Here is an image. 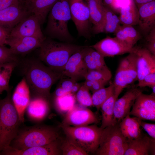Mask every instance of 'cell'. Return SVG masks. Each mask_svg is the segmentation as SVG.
<instances>
[{"label": "cell", "mask_w": 155, "mask_h": 155, "mask_svg": "<svg viewBox=\"0 0 155 155\" xmlns=\"http://www.w3.org/2000/svg\"><path fill=\"white\" fill-rule=\"evenodd\" d=\"M93 82L94 81L90 80H86L83 85L89 90H90L93 84Z\"/></svg>", "instance_id": "obj_49"}, {"label": "cell", "mask_w": 155, "mask_h": 155, "mask_svg": "<svg viewBox=\"0 0 155 155\" xmlns=\"http://www.w3.org/2000/svg\"><path fill=\"white\" fill-rule=\"evenodd\" d=\"M30 93L29 87L23 78L17 84L11 97L19 119L22 123L24 121L25 111L30 101Z\"/></svg>", "instance_id": "obj_19"}, {"label": "cell", "mask_w": 155, "mask_h": 155, "mask_svg": "<svg viewBox=\"0 0 155 155\" xmlns=\"http://www.w3.org/2000/svg\"><path fill=\"white\" fill-rule=\"evenodd\" d=\"M4 90L0 87V94H1Z\"/></svg>", "instance_id": "obj_53"}, {"label": "cell", "mask_w": 155, "mask_h": 155, "mask_svg": "<svg viewBox=\"0 0 155 155\" xmlns=\"http://www.w3.org/2000/svg\"><path fill=\"white\" fill-rule=\"evenodd\" d=\"M18 62H11L0 65V87L7 92L10 90L9 80Z\"/></svg>", "instance_id": "obj_31"}, {"label": "cell", "mask_w": 155, "mask_h": 155, "mask_svg": "<svg viewBox=\"0 0 155 155\" xmlns=\"http://www.w3.org/2000/svg\"><path fill=\"white\" fill-rule=\"evenodd\" d=\"M69 0H58L48 15L44 32L47 37L61 42L71 43L74 38L68 23L71 19Z\"/></svg>", "instance_id": "obj_4"}, {"label": "cell", "mask_w": 155, "mask_h": 155, "mask_svg": "<svg viewBox=\"0 0 155 155\" xmlns=\"http://www.w3.org/2000/svg\"><path fill=\"white\" fill-rule=\"evenodd\" d=\"M119 126L122 134L129 140L137 138L142 134L140 126L135 117H131L129 114L121 120Z\"/></svg>", "instance_id": "obj_27"}, {"label": "cell", "mask_w": 155, "mask_h": 155, "mask_svg": "<svg viewBox=\"0 0 155 155\" xmlns=\"http://www.w3.org/2000/svg\"><path fill=\"white\" fill-rule=\"evenodd\" d=\"M119 122L103 129L97 155H123L128 146V140L121 133Z\"/></svg>", "instance_id": "obj_7"}, {"label": "cell", "mask_w": 155, "mask_h": 155, "mask_svg": "<svg viewBox=\"0 0 155 155\" xmlns=\"http://www.w3.org/2000/svg\"><path fill=\"white\" fill-rule=\"evenodd\" d=\"M142 88L132 87L128 90L120 98L115 101L114 108L115 119L118 122L129 114L130 109L138 96L142 92Z\"/></svg>", "instance_id": "obj_16"}, {"label": "cell", "mask_w": 155, "mask_h": 155, "mask_svg": "<svg viewBox=\"0 0 155 155\" xmlns=\"http://www.w3.org/2000/svg\"><path fill=\"white\" fill-rule=\"evenodd\" d=\"M17 56L13 54L9 48L0 45V65L11 62H18Z\"/></svg>", "instance_id": "obj_37"}, {"label": "cell", "mask_w": 155, "mask_h": 155, "mask_svg": "<svg viewBox=\"0 0 155 155\" xmlns=\"http://www.w3.org/2000/svg\"><path fill=\"white\" fill-rule=\"evenodd\" d=\"M83 59L88 70L97 69L95 61L89 51L88 46H85L83 48Z\"/></svg>", "instance_id": "obj_40"}, {"label": "cell", "mask_w": 155, "mask_h": 155, "mask_svg": "<svg viewBox=\"0 0 155 155\" xmlns=\"http://www.w3.org/2000/svg\"><path fill=\"white\" fill-rule=\"evenodd\" d=\"M142 120L155 121V96L141 93L136 98L129 113Z\"/></svg>", "instance_id": "obj_13"}, {"label": "cell", "mask_w": 155, "mask_h": 155, "mask_svg": "<svg viewBox=\"0 0 155 155\" xmlns=\"http://www.w3.org/2000/svg\"><path fill=\"white\" fill-rule=\"evenodd\" d=\"M60 138L42 146L30 148L23 150H17L10 146L0 153L3 155H59L62 154Z\"/></svg>", "instance_id": "obj_14"}, {"label": "cell", "mask_w": 155, "mask_h": 155, "mask_svg": "<svg viewBox=\"0 0 155 155\" xmlns=\"http://www.w3.org/2000/svg\"><path fill=\"white\" fill-rule=\"evenodd\" d=\"M42 41L35 38L30 37H11L8 39L6 45L16 56L23 55L39 48Z\"/></svg>", "instance_id": "obj_21"}, {"label": "cell", "mask_w": 155, "mask_h": 155, "mask_svg": "<svg viewBox=\"0 0 155 155\" xmlns=\"http://www.w3.org/2000/svg\"><path fill=\"white\" fill-rule=\"evenodd\" d=\"M114 86L113 82L108 87L103 88L93 93L92 96L93 106L98 110L108 98L114 94Z\"/></svg>", "instance_id": "obj_30"}, {"label": "cell", "mask_w": 155, "mask_h": 155, "mask_svg": "<svg viewBox=\"0 0 155 155\" xmlns=\"http://www.w3.org/2000/svg\"><path fill=\"white\" fill-rule=\"evenodd\" d=\"M104 5L103 21L97 34L101 33H114L121 26L120 20L112 9Z\"/></svg>", "instance_id": "obj_28"}, {"label": "cell", "mask_w": 155, "mask_h": 155, "mask_svg": "<svg viewBox=\"0 0 155 155\" xmlns=\"http://www.w3.org/2000/svg\"><path fill=\"white\" fill-rule=\"evenodd\" d=\"M60 138L57 129L53 126L37 125L19 129L10 146L17 150L48 144Z\"/></svg>", "instance_id": "obj_3"}, {"label": "cell", "mask_w": 155, "mask_h": 155, "mask_svg": "<svg viewBox=\"0 0 155 155\" xmlns=\"http://www.w3.org/2000/svg\"><path fill=\"white\" fill-rule=\"evenodd\" d=\"M49 101L39 97H33L26 108L27 113L31 119L36 121L42 120L49 110Z\"/></svg>", "instance_id": "obj_24"}, {"label": "cell", "mask_w": 155, "mask_h": 155, "mask_svg": "<svg viewBox=\"0 0 155 155\" xmlns=\"http://www.w3.org/2000/svg\"><path fill=\"white\" fill-rule=\"evenodd\" d=\"M117 99L114 95L108 98L100 107L102 113V124L100 127H106L115 125L118 123L115 118L114 108L115 102Z\"/></svg>", "instance_id": "obj_29"}, {"label": "cell", "mask_w": 155, "mask_h": 155, "mask_svg": "<svg viewBox=\"0 0 155 155\" xmlns=\"http://www.w3.org/2000/svg\"><path fill=\"white\" fill-rule=\"evenodd\" d=\"M104 5L109 8L115 12H118L117 7L118 0H102Z\"/></svg>", "instance_id": "obj_46"}, {"label": "cell", "mask_w": 155, "mask_h": 155, "mask_svg": "<svg viewBox=\"0 0 155 155\" xmlns=\"http://www.w3.org/2000/svg\"><path fill=\"white\" fill-rule=\"evenodd\" d=\"M135 119L140 126H141L150 137L155 139V124L145 122L136 117Z\"/></svg>", "instance_id": "obj_43"}, {"label": "cell", "mask_w": 155, "mask_h": 155, "mask_svg": "<svg viewBox=\"0 0 155 155\" xmlns=\"http://www.w3.org/2000/svg\"><path fill=\"white\" fill-rule=\"evenodd\" d=\"M89 91L83 85L81 86L75 96L79 104L86 107L93 106L92 96Z\"/></svg>", "instance_id": "obj_36"}, {"label": "cell", "mask_w": 155, "mask_h": 155, "mask_svg": "<svg viewBox=\"0 0 155 155\" xmlns=\"http://www.w3.org/2000/svg\"><path fill=\"white\" fill-rule=\"evenodd\" d=\"M66 137L89 154H96L103 129L96 124L73 126L61 124Z\"/></svg>", "instance_id": "obj_6"}, {"label": "cell", "mask_w": 155, "mask_h": 155, "mask_svg": "<svg viewBox=\"0 0 155 155\" xmlns=\"http://www.w3.org/2000/svg\"><path fill=\"white\" fill-rule=\"evenodd\" d=\"M30 14L23 4L10 5L0 10V25L11 32L19 22Z\"/></svg>", "instance_id": "obj_15"}, {"label": "cell", "mask_w": 155, "mask_h": 155, "mask_svg": "<svg viewBox=\"0 0 155 155\" xmlns=\"http://www.w3.org/2000/svg\"><path fill=\"white\" fill-rule=\"evenodd\" d=\"M75 99L74 94L70 93L61 96L55 97L56 108L60 113H66L75 104Z\"/></svg>", "instance_id": "obj_32"}, {"label": "cell", "mask_w": 155, "mask_h": 155, "mask_svg": "<svg viewBox=\"0 0 155 155\" xmlns=\"http://www.w3.org/2000/svg\"><path fill=\"white\" fill-rule=\"evenodd\" d=\"M58 0H25L24 5L28 10L34 15L40 25L45 22L52 8Z\"/></svg>", "instance_id": "obj_23"}, {"label": "cell", "mask_w": 155, "mask_h": 155, "mask_svg": "<svg viewBox=\"0 0 155 155\" xmlns=\"http://www.w3.org/2000/svg\"><path fill=\"white\" fill-rule=\"evenodd\" d=\"M155 140L142 134L137 138L128 140L124 155H155Z\"/></svg>", "instance_id": "obj_20"}, {"label": "cell", "mask_w": 155, "mask_h": 155, "mask_svg": "<svg viewBox=\"0 0 155 155\" xmlns=\"http://www.w3.org/2000/svg\"><path fill=\"white\" fill-rule=\"evenodd\" d=\"M84 46L46 36L39 48L38 59L54 71L62 73L71 56Z\"/></svg>", "instance_id": "obj_2"}, {"label": "cell", "mask_w": 155, "mask_h": 155, "mask_svg": "<svg viewBox=\"0 0 155 155\" xmlns=\"http://www.w3.org/2000/svg\"><path fill=\"white\" fill-rule=\"evenodd\" d=\"M108 82L103 81H94L92 87L91 89L92 93L104 87L105 86Z\"/></svg>", "instance_id": "obj_45"}, {"label": "cell", "mask_w": 155, "mask_h": 155, "mask_svg": "<svg viewBox=\"0 0 155 155\" xmlns=\"http://www.w3.org/2000/svg\"><path fill=\"white\" fill-rule=\"evenodd\" d=\"M145 37L147 42L145 48L155 55V27L152 29Z\"/></svg>", "instance_id": "obj_41"}, {"label": "cell", "mask_w": 155, "mask_h": 155, "mask_svg": "<svg viewBox=\"0 0 155 155\" xmlns=\"http://www.w3.org/2000/svg\"><path fill=\"white\" fill-rule=\"evenodd\" d=\"M61 149L62 155H88L87 153L66 137L61 141Z\"/></svg>", "instance_id": "obj_33"}, {"label": "cell", "mask_w": 155, "mask_h": 155, "mask_svg": "<svg viewBox=\"0 0 155 155\" xmlns=\"http://www.w3.org/2000/svg\"><path fill=\"white\" fill-rule=\"evenodd\" d=\"M136 62L134 48L120 61L113 82L114 95L117 98L124 88L137 80Z\"/></svg>", "instance_id": "obj_8"}, {"label": "cell", "mask_w": 155, "mask_h": 155, "mask_svg": "<svg viewBox=\"0 0 155 155\" xmlns=\"http://www.w3.org/2000/svg\"><path fill=\"white\" fill-rule=\"evenodd\" d=\"M0 100V152L10 146L22 123L11 99L10 90Z\"/></svg>", "instance_id": "obj_5"}, {"label": "cell", "mask_w": 155, "mask_h": 155, "mask_svg": "<svg viewBox=\"0 0 155 155\" xmlns=\"http://www.w3.org/2000/svg\"><path fill=\"white\" fill-rule=\"evenodd\" d=\"M137 58V81L139 82L148 74L155 72V55L146 48L134 47Z\"/></svg>", "instance_id": "obj_17"}, {"label": "cell", "mask_w": 155, "mask_h": 155, "mask_svg": "<svg viewBox=\"0 0 155 155\" xmlns=\"http://www.w3.org/2000/svg\"><path fill=\"white\" fill-rule=\"evenodd\" d=\"M138 8V25L141 32L145 36L155 27V0L142 5Z\"/></svg>", "instance_id": "obj_22"}, {"label": "cell", "mask_w": 155, "mask_h": 155, "mask_svg": "<svg viewBox=\"0 0 155 155\" xmlns=\"http://www.w3.org/2000/svg\"></svg>", "instance_id": "obj_54"}, {"label": "cell", "mask_w": 155, "mask_h": 155, "mask_svg": "<svg viewBox=\"0 0 155 155\" xmlns=\"http://www.w3.org/2000/svg\"><path fill=\"white\" fill-rule=\"evenodd\" d=\"M88 46L89 51L95 61L97 69L102 70L107 68L108 67L105 63L104 57L93 48L89 46Z\"/></svg>", "instance_id": "obj_39"}, {"label": "cell", "mask_w": 155, "mask_h": 155, "mask_svg": "<svg viewBox=\"0 0 155 155\" xmlns=\"http://www.w3.org/2000/svg\"><path fill=\"white\" fill-rule=\"evenodd\" d=\"M67 93L60 86L57 88L55 92V97H59L62 96Z\"/></svg>", "instance_id": "obj_48"}, {"label": "cell", "mask_w": 155, "mask_h": 155, "mask_svg": "<svg viewBox=\"0 0 155 155\" xmlns=\"http://www.w3.org/2000/svg\"><path fill=\"white\" fill-rule=\"evenodd\" d=\"M137 8L140 5L154 0H133Z\"/></svg>", "instance_id": "obj_50"}, {"label": "cell", "mask_w": 155, "mask_h": 155, "mask_svg": "<svg viewBox=\"0 0 155 155\" xmlns=\"http://www.w3.org/2000/svg\"><path fill=\"white\" fill-rule=\"evenodd\" d=\"M89 7L92 32L97 33L101 26L104 18V5L102 0H86Z\"/></svg>", "instance_id": "obj_25"}, {"label": "cell", "mask_w": 155, "mask_h": 155, "mask_svg": "<svg viewBox=\"0 0 155 155\" xmlns=\"http://www.w3.org/2000/svg\"><path fill=\"white\" fill-rule=\"evenodd\" d=\"M98 119L96 114L87 107L75 104L66 113L62 124L73 126H81L96 123Z\"/></svg>", "instance_id": "obj_10"}, {"label": "cell", "mask_w": 155, "mask_h": 155, "mask_svg": "<svg viewBox=\"0 0 155 155\" xmlns=\"http://www.w3.org/2000/svg\"><path fill=\"white\" fill-rule=\"evenodd\" d=\"M82 86L75 81L70 78L64 80L61 82L60 87L67 93L74 94Z\"/></svg>", "instance_id": "obj_38"}, {"label": "cell", "mask_w": 155, "mask_h": 155, "mask_svg": "<svg viewBox=\"0 0 155 155\" xmlns=\"http://www.w3.org/2000/svg\"><path fill=\"white\" fill-rule=\"evenodd\" d=\"M10 36L33 37L42 41L46 37L42 32L38 19L32 13L24 18L12 29Z\"/></svg>", "instance_id": "obj_12"}, {"label": "cell", "mask_w": 155, "mask_h": 155, "mask_svg": "<svg viewBox=\"0 0 155 155\" xmlns=\"http://www.w3.org/2000/svg\"><path fill=\"white\" fill-rule=\"evenodd\" d=\"M10 32L0 25V45L5 46L8 39L10 36Z\"/></svg>", "instance_id": "obj_44"}, {"label": "cell", "mask_w": 155, "mask_h": 155, "mask_svg": "<svg viewBox=\"0 0 155 155\" xmlns=\"http://www.w3.org/2000/svg\"><path fill=\"white\" fill-rule=\"evenodd\" d=\"M21 3L18 0H0V10L10 5Z\"/></svg>", "instance_id": "obj_47"}, {"label": "cell", "mask_w": 155, "mask_h": 155, "mask_svg": "<svg viewBox=\"0 0 155 155\" xmlns=\"http://www.w3.org/2000/svg\"><path fill=\"white\" fill-rule=\"evenodd\" d=\"M121 28L127 38L129 45L132 47L141 39L140 33L133 26L128 25H123Z\"/></svg>", "instance_id": "obj_35"}, {"label": "cell", "mask_w": 155, "mask_h": 155, "mask_svg": "<svg viewBox=\"0 0 155 155\" xmlns=\"http://www.w3.org/2000/svg\"><path fill=\"white\" fill-rule=\"evenodd\" d=\"M21 3L24 4L25 0H18Z\"/></svg>", "instance_id": "obj_52"}, {"label": "cell", "mask_w": 155, "mask_h": 155, "mask_svg": "<svg viewBox=\"0 0 155 155\" xmlns=\"http://www.w3.org/2000/svg\"><path fill=\"white\" fill-rule=\"evenodd\" d=\"M84 47L73 54L69 57L62 72L63 76H67L76 82L84 79L88 70L83 59Z\"/></svg>", "instance_id": "obj_18"}, {"label": "cell", "mask_w": 155, "mask_h": 155, "mask_svg": "<svg viewBox=\"0 0 155 155\" xmlns=\"http://www.w3.org/2000/svg\"><path fill=\"white\" fill-rule=\"evenodd\" d=\"M155 85V72L149 73L138 82L137 86L140 88L146 87L151 88Z\"/></svg>", "instance_id": "obj_42"}, {"label": "cell", "mask_w": 155, "mask_h": 155, "mask_svg": "<svg viewBox=\"0 0 155 155\" xmlns=\"http://www.w3.org/2000/svg\"><path fill=\"white\" fill-rule=\"evenodd\" d=\"M23 72L33 97L43 98L49 101L52 86L63 76L42 63L39 59L25 61Z\"/></svg>", "instance_id": "obj_1"}, {"label": "cell", "mask_w": 155, "mask_h": 155, "mask_svg": "<svg viewBox=\"0 0 155 155\" xmlns=\"http://www.w3.org/2000/svg\"><path fill=\"white\" fill-rule=\"evenodd\" d=\"M151 88L152 90V92L151 94L155 96V85L152 86Z\"/></svg>", "instance_id": "obj_51"}, {"label": "cell", "mask_w": 155, "mask_h": 155, "mask_svg": "<svg viewBox=\"0 0 155 155\" xmlns=\"http://www.w3.org/2000/svg\"><path fill=\"white\" fill-rule=\"evenodd\" d=\"M119 17L123 25H138L139 15L138 9L133 0H130L123 6L119 11Z\"/></svg>", "instance_id": "obj_26"}, {"label": "cell", "mask_w": 155, "mask_h": 155, "mask_svg": "<svg viewBox=\"0 0 155 155\" xmlns=\"http://www.w3.org/2000/svg\"><path fill=\"white\" fill-rule=\"evenodd\" d=\"M71 19L78 36L90 38L92 32L89 7L86 0H69Z\"/></svg>", "instance_id": "obj_9"}, {"label": "cell", "mask_w": 155, "mask_h": 155, "mask_svg": "<svg viewBox=\"0 0 155 155\" xmlns=\"http://www.w3.org/2000/svg\"><path fill=\"white\" fill-rule=\"evenodd\" d=\"M89 46L101 54L104 57L129 53L133 50L116 37L107 36L95 44Z\"/></svg>", "instance_id": "obj_11"}, {"label": "cell", "mask_w": 155, "mask_h": 155, "mask_svg": "<svg viewBox=\"0 0 155 155\" xmlns=\"http://www.w3.org/2000/svg\"><path fill=\"white\" fill-rule=\"evenodd\" d=\"M112 76L111 72L108 67L102 70H88L85 76L84 79L93 81H103L108 82Z\"/></svg>", "instance_id": "obj_34"}]
</instances>
